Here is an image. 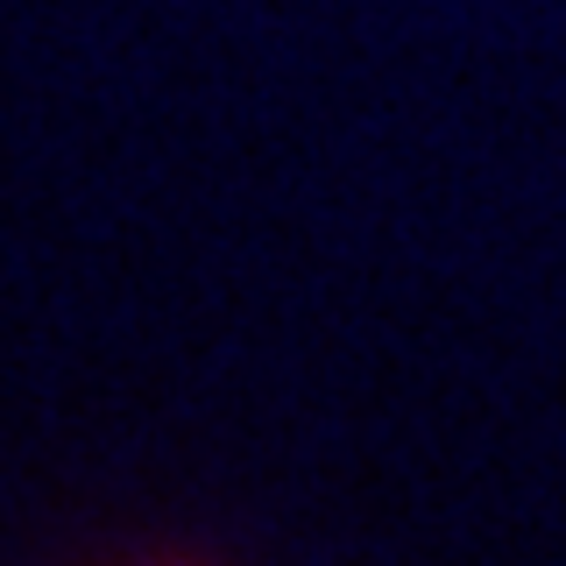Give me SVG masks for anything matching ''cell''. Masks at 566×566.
Instances as JSON below:
<instances>
[{
  "mask_svg": "<svg viewBox=\"0 0 566 566\" xmlns=\"http://www.w3.org/2000/svg\"><path fill=\"white\" fill-rule=\"evenodd\" d=\"M164 566H185V559H164Z\"/></svg>",
  "mask_w": 566,
  "mask_h": 566,
  "instance_id": "1",
  "label": "cell"
}]
</instances>
